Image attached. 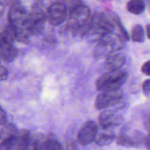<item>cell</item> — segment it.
Listing matches in <instances>:
<instances>
[{
	"label": "cell",
	"instance_id": "cell-1",
	"mask_svg": "<svg viewBox=\"0 0 150 150\" xmlns=\"http://www.w3.org/2000/svg\"><path fill=\"white\" fill-rule=\"evenodd\" d=\"M8 21L16 32L18 40L24 42L32 35L29 31V13L18 2H14L11 5L8 13Z\"/></svg>",
	"mask_w": 150,
	"mask_h": 150
},
{
	"label": "cell",
	"instance_id": "cell-2",
	"mask_svg": "<svg viewBox=\"0 0 150 150\" xmlns=\"http://www.w3.org/2000/svg\"><path fill=\"white\" fill-rule=\"evenodd\" d=\"M90 16L89 7L81 4L70 10L68 14V23L73 33L87 34Z\"/></svg>",
	"mask_w": 150,
	"mask_h": 150
},
{
	"label": "cell",
	"instance_id": "cell-3",
	"mask_svg": "<svg viewBox=\"0 0 150 150\" xmlns=\"http://www.w3.org/2000/svg\"><path fill=\"white\" fill-rule=\"evenodd\" d=\"M115 25L109 14L95 12L90 18L87 34L95 35L100 39L108 34L115 32Z\"/></svg>",
	"mask_w": 150,
	"mask_h": 150
},
{
	"label": "cell",
	"instance_id": "cell-4",
	"mask_svg": "<svg viewBox=\"0 0 150 150\" xmlns=\"http://www.w3.org/2000/svg\"><path fill=\"white\" fill-rule=\"evenodd\" d=\"M127 79V73L122 70L108 71L99 77L95 85L97 89L101 92L117 91L121 89Z\"/></svg>",
	"mask_w": 150,
	"mask_h": 150
},
{
	"label": "cell",
	"instance_id": "cell-5",
	"mask_svg": "<svg viewBox=\"0 0 150 150\" xmlns=\"http://www.w3.org/2000/svg\"><path fill=\"white\" fill-rule=\"evenodd\" d=\"M125 42L122 37L116 32L108 34L99 40L98 45L95 48V54L97 56H109L123 48Z\"/></svg>",
	"mask_w": 150,
	"mask_h": 150
},
{
	"label": "cell",
	"instance_id": "cell-6",
	"mask_svg": "<svg viewBox=\"0 0 150 150\" xmlns=\"http://www.w3.org/2000/svg\"><path fill=\"white\" fill-rule=\"evenodd\" d=\"M47 10L44 9L42 1H37L32 6L29 13V31L31 35L38 34L43 29L46 16Z\"/></svg>",
	"mask_w": 150,
	"mask_h": 150
},
{
	"label": "cell",
	"instance_id": "cell-7",
	"mask_svg": "<svg viewBox=\"0 0 150 150\" xmlns=\"http://www.w3.org/2000/svg\"><path fill=\"white\" fill-rule=\"evenodd\" d=\"M68 10L64 2L52 3L47 9V21L53 26H58L65 21Z\"/></svg>",
	"mask_w": 150,
	"mask_h": 150
},
{
	"label": "cell",
	"instance_id": "cell-8",
	"mask_svg": "<svg viewBox=\"0 0 150 150\" xmlns=\"http://www.w3.org/2000/svg\"><path fill=\"white\" fill-rule=\"evenodd\" d=\"M122 99L121 89L112 92H104L97 96L95 107L97 110L107 109L118 104Z\"/></svg>",
	"mask_w": 150,
	"mask_h": 150
},
{
	"label": "cell",
	"instance_id": "cell-9",
	"mask_svg": "<svg viewBox=\"0 0 150 150\" xmlns=\"http://www.w3.org/2000/svg\"><path fill=\"white\" fill-rule=\"evenodd\" d=\"M117 140L119 144L127 147L139 146L145 143V138L141 132L137 130L131 131L127 129L120 133Z\"/></svg>",
	"mask_w": 150,
	"mask_h": 150
},
{
	"label": "cell",
	"instance_id": "cell-10",
	"mask_svg": "<svg viewBox=\"0 0 150 150\" xmlns=\"http://www.w3.org/2000/svg\"><path fill=\"white\" fill-rule=\"evenodd\" d=\"M98 136V126L94 121H87L78 133V142L81 145H86L95 141Z\"/></svg>",
	"mask_w": 150,
	"mask_h": 150
},
{
	"label": "cell",
	"instance_id": "cell-11",
	"mask_svg": "<svg viewBox=\"0 0 150 150\" xmlns=\"http://www.w3.org/2000/svg\"><path fill=\"white\" fill-rule=\"evenodd\" d=\"M99 125L103 130H108L112 127L118 126L122 122V117L115 111L105 110L100 114Z\"/></svg>",
	"mask_w": 150,
	"mask_h": 150
},
{
	"label": "cell",
	"instance_id": "cell-12",
	"mask_svg": "<svg viewBox=\"0 0 150 150\" xmlns=\"http://www.w3.org/2000/svg\"><path fill=\"white\" fill-rule=\"evenodd\" d=\"M37 150H63V147L61 143L54 138L38 135Z\"/></svg>",
	"mask_w": 150,
	"mask_h": 150
},
{
	"label": "cell",
	"instance_id": "cell-13",
	"mask_svg": "<svg viewBox=\"0 0 150 150\" xmlns=\"http://www.w3.org/2000/svg\"><path fill=\"white\" fill-rule=\"evenodd\" d=\"M18 51L13 43L4 41L0 38V59L10 62L16 57Z\"/></svg>",
	"mask_w": 150,
	"mask_h": 150
},
{
	"label": "cell",
	"instance_id": "cell-14",
	"mask_svg": "<svg viewBox=\"0 0 150 150\" xmlns=\"http://www.w3.org/2000/svg\"><path fill=\"white\" fill-rule=\"evenodd\" d=\"M125 63V57L124 55L119 53L110 54L106 57L105 60V66L109 70V71L120 70Z\"/></svg>",
	"mask_w": 150,
	"mask_h": 150
},
{
	"label": "cell",
	"instance_id": "cell-15",
	"mask_svg": "<svg viewBox=\"0 0 150 150\" xmlns=\"http://www.w3.org/2000/svg\"><path fill=\"white\" fill-rule=\"evenodd\" d=\"M145 9V4L141 0H131L127 4V10L134 15H140Z\"/></svg>",
	"mask_w": 150,
	"mask_h": 150
},
{
	"label": "cell",
	"instance_id": "cell-16",
	"mask_svg": "<svg viewBox=\"0 0 150 150\" xmlns=\"http://www.w3.org/2000/svg\"><path fill=\"white\" fill-rule=\"evenodd\" d=\"M115 139L116 136L114 133L105 132V133H100L99 135H98L95 142L98 146H106L112 143Z\"/></svg>",
	"mask_w": 150,
	"mask_h": 150
},
{
	"label": "cell",
	"instance_id": "cell-17",
	"mask_svg": "<svg viewBox=\"0 0 150 150\" xmlns=\"http://www.w3.org/2000/svg\"><path fill=\"white\" fill-rule=\"evenodd\" d=\"M130 38L133 42H144V32L143 26L140 24L135 25L132 29Z\"/></svg>",
	"mask_w": 150,
	"mask_h": 150
},
{
	"label": "cell",
	"instance_id": "cell-18",
	"mask_svg": "<svg viewBox=\"0 0 150 150\" xmlns=\"http://www.w3.org/2000/svg\"><path fill=\"white\" fill-rule=\"evenodd\" d=\"M142 89H143V92L145 95L146 96H149L150 95V79H147L145 81L142 86Z\"/></svg>",
	"mask_w": 150,
	"mask_h": 150
},
{
	"label": "cell",
	"instance_id": "cell-19",
	"mask_svg": "<svg viewBox=\"0 0 150 150\" xmlns=\"http://www.w3.org/2000/svg\"><path fill=\"white\" fill-rule=\"evenodd\" d=\"M142 72L146 76H150V60L146 62L142 66Z\"/></svg>",
	"mask_w": 150,
	"mask_h": 150
},
{
	"label": "cell",
	"instance_id": "cell-20",
	"mask_svg": "<svg viewBox=\"0 0 150 150\" xmlns=\"http://www.w3.org/2000/svg\"><path fill=\"white\" fill-rule=\"evenodd\" d=\"M7 122V115L5 112L0 108V126L6 124Z\"/></svg>",
	"mask_w": 150,
	"mask_h": 150
},
{
	"label": "cell",
	"instance_id": "cell-21",
	"mask_svg": "<svg viewBox=\"0 0 150 150\" xmlns=\"http://www.w3.org/2000/svg\"><path fill=\"white\" fill-rule=\"evenodd\" d=\"M144 144H145V145L146 146V147H147L149 149H150V133H149V135H148V136L145 138V143Z\"/></svg>",
	"mask_w": 150,
	"mask_h": 150
},
{
	"label": "cell",
	"instance_id": "cell-22",
	"mask_svg": "<svg viewBox=\"0 0 150 150\" xmlns=\"http://www.w3.org/2000/svg\"><path fill=\"white\" fill-rule=\"evenodd\" d=\"M146 35H147V38L150 39V24H148L146 27Z\"/></svg>",
	"mask_w": 150,
	"mask_h": 150
},
{
	"label": "cell",
	"instance_id": "cell-23",
	"mask_svg": "<svg viewBox=\"0 0 150 150\" xmlns=\"http://www.w3.org/2000/svg\"><path fill=\"white\" fill-rule=\"evenodd\" d=\"M2 11H3V5L1 4V3L0 2V14L2 13Z\"/></svg>",
	"mask_w": 150,
	"mask_h": 150
}]
</instances>
